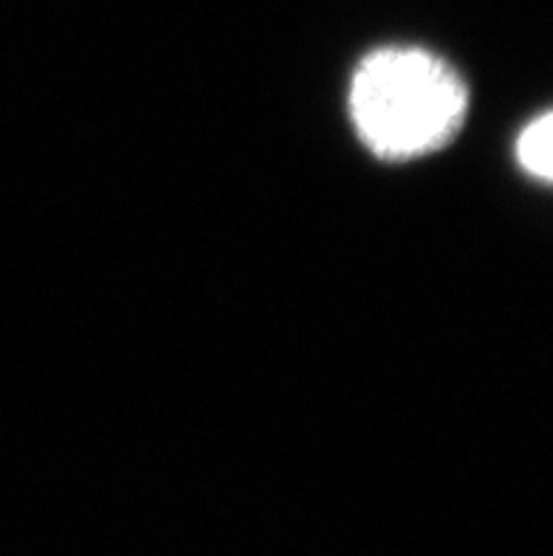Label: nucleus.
<instances>
[{
  "label": "nucleus",
  "mask_w": 553,
  "mask_h": 556,
  "mask_svg": "<svg viewBox=\"0 0 553 556\" xmlns=\"http://www.w3.org/2000/svg\"><path fill=\"white\" fill-rule=\"evenodd\" d=\"M551 141H553L551 113H542L540 119H533L517 139L519 164H523V167H526L531 176H540L542 181H548V178H551V167H553Z\"/></svg>",
  "instance_id": "f03ea898"
},
{
  "label": "nucleus",
  "mask_w": 553,
  "mask_h": 556,
  "mask_svg": "<svg viewBox=\"0 0 553 556\" xmlns=\"http://www.w3.org/2000/svg\"><path fill=\"white\" fill-rule=\"evenodd\" d=\"M469 93L457 71L424 49H381L359 63L351 116L381 159H415L443 148L466 119Z\"/></svg>",
  "instance_id": "f257e3e1"
}]
</instances>
